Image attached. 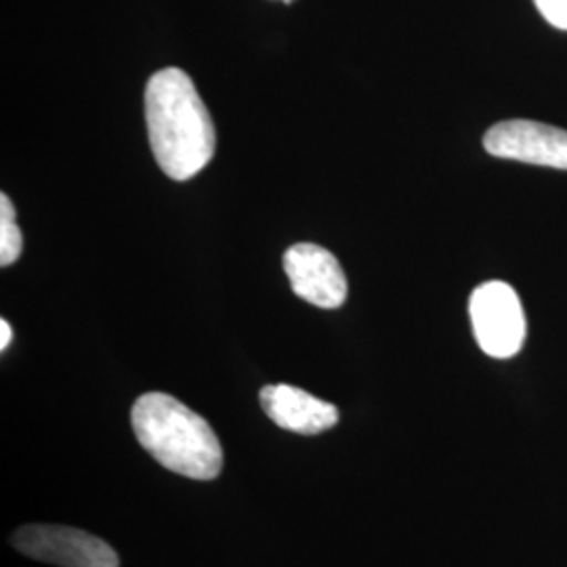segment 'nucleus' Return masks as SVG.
Segmentation results:
<instances>
[{
    "instance_id": "11",
    "label": "nucleus",
    "mask_w": 567,
    "mask_h": 567,
    "mask_svg": "<svg viewBox=\"0 0 567 567\" xmlns=\"http://www.w3.org/2000/svg\"><path fill=\"white\" fill-rule=\"evenodd\" d=\"M282 2H286V4H290V2H292V0H282Z\"/></svg>"
},
{
    "instance_id": "9",
    "label": "nucleus",
    "mask_w": 567,
    "mask_h": 567,
    "mask_svg": "<svg viewBox=\"0 0 567 567\" xmlns=\"http://www.w3.org/2000/svg\"><path fill=\"white\" fill-rule=\"evenodd\" d=\"M540 16L557 30H567V0H534Z\"/></svg>"
},
{
    "instance_id": "1",
    "label": "nucleus",
    "mask_w": 567,
    "mask_h": 567,
    "mask_svg": "<svg viewBox=\"0 0 567 567\" xmlns=\"http://www.w3.org/2000/svg\"><path fill=\"white\" fill-rule=\"evenodd\" d=\"M145 122L154 158L175 182L196 177L215 156V124L194 81L164 68L145 86Z\"/></svg>"
},
{
    "instance_id": "4",
    "label": "nucleus",
    "mask_w": 567,
    "mask_h": 567,
    "mask_svg": "<svg viewBox=\"0 0 567 567\" xmlns=\"http://www.w3.org/2000/svg\"><path fill=\"white\" fill-rule=\"evenodd\" d=\"M11 545L21 555L60 567H118V555L102 538L76 527H20Z\"/></svg>"
},
{
    "instance_id": "3",
    "label": "nucleus",
    "mask_w": 567,
    "mask_h": 567,
    "mask_svg": "<svg viewBox=\"0 0 567 567\" xmlns=\"http://www.w3.org/2000/svg\"><path fill=\"white\" fill-rule=\"evenodd\" d=\"M468 313L475 341L496 360L517 355L526 341V313L507 282L482 284L473 290Z\"/></svg>"
},
{
    "instance_id": "5",
    "label": "nucleus",
    "mask_w": 567,
    "mask_h": 567,
    "mask_svg": "<svg viewBox=\"0 0 567 567\" xmlns=\"http://www.w3.org/2000/svg\"><path fill=\"white\" fill-rule=\"evenodd\" d=\"M489 156L567 171V131L534 121L494 124L484 137Z\"/></svg>"
},
{
    "instance_id": "10",
    "label": "nucleus",
    "mask_w": 567,
    "mask_h": 567,
    "mask_svg": "<svg viewBox=\"0 0 567 567\" xmlns=\"http://www.w3.org/2000/svg\"><path fill=\"white\" fill-rule=\"evenodd\" d=\"M11 339H13V330H11V324H9L7 320H2V322H0V349H2V351L9 347Z\"/></svg>"
},
{
    "instance_id": "2",
    "label": "nucleus",
    "mask_w": 567,
    "mask_h": 567,
    "mask_svg": "<svg viewBox=\"0 0 567 567\" xmlns=\"http://www.w3.org/2000/svg\"><path fill=\"white\" fill-rule=\"evenodd\" d=\"M131 425L143 450L177 475L208 482L224 468V450L213 426L173 395H142L131 410Z\"/></svg>"
},
{
    "instance_id": "8",
    "label": "nucleus",
    "mask_w": 567,
    "mask_h": 567,
    "mask_svg": "<svg viewBox=\"0 0 567 567\" xmlns=\"http://www.w3.org/2000/svg\"><path fill=\"white\" fill-rule=\"evenodd\" d=\"M23 236L16 219V206L7 194L0 196V265L9 267L20 259Z\"/></svg>"
},
{
    "instance_id": "7",
    "label": "nucleus",
    "mask_w": 567,
    "mask_h": 567,
    "mask_svg": "<svg viewBox=\"0 0 567 567\" xmlns=\"http://www.w3.org/2000/svg\"><path fill=\"white\" fill-rule=\"evenodd\" d=\"M259 400L267 416L286 431L318 435L339 423V410L324 400L292 385H267Z\"/></svg>"
},
{
    "instance_id": "6",
    "label": "nucleus",
    "mask_w": 567,
    "mask_h": 567,
    "mask_svg": "<svg viewBox=\"0 0 567 567\" xmlns=\"http://www.w3.org/2000/svg\"><path fill=\"white\" fill-rule=\"evenodd\" d=\"M284 271L290 288L307 303L337 309L347 301V276L337 257L322 246L301 243L284 252Z\"/></svg>"
}]
</instances>
